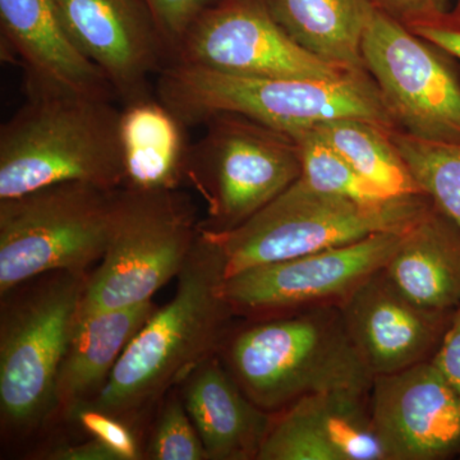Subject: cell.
Segmentation results:
<instances>
[{
  "mask_svg": "<svg viewBox=\"0 0 460 460\" xmlns=\"http://www.w3.org/2000/svg\"><path fill=\"white\" fill-rule=\"evenodd\" d=\"M226 260L213 238L198 242L177 277L174 296L148 317L115 366L102 395L91 404L129 426L217 353L235 319L224 296Z\"/></svg>",
  "mask_w": 460,
  "mask_h": 460,
  "instance_id": "6da1fadb",
  "label": "cell"
},
{
  "mask_svg": "<svg viewBox=\"0 0 460 460\" xmlns=\"http://www.w3.org/2000/svg\"><path fill=\"white\" fill-rule=\"evenodd\" d=\"M217 354L248 398L269 413L332 390L368 393L374 384L334 305L242 319L230 325Z\"/></svg>",
  "mask_w": 460,
  "mask_h": 460,
  "instance_id": "7a4b0ae2",
  "label": "cell"
},
{
  "mask_svg": "<svg viewBox=\"0 0 460 460\" xmlns=\"http://www.w3.org/2000/svg\"><path fill=\"white\" fill-rule=\"evenodd\" d=\"M157 78V99L187 127L217 114H238L290 133L338 118L398 129L367 71L338 80L248 77L172 62Z\"/></svg>",
  "mask_w": 460,
  "mask_h": 460,
  "instance_id": "3957f363",
  "label": "cell"
},
{
  "mask_svg": "<svg viewBox=\"0 0 460 460\" xmlns=\"http://www.w3.org/2000/svg\"><path fill=\"white\" fill-rule=\"evenodd\" d=\"M119 124L111 100L29 96L0 128V199L69 181L120 189Z\"/></svg>",
  "mask_w": 460,
  "mask_h": 460,
  "instance_id": "277c9868",
  "label": "cell"
},
{
  "mask_svg": "<svg viewBox=\"0 0 460 460\" xmlns=\"http://www.w3.org/2000/svg\"><path fill=\"white\" fill-rule=\"evenodd\" d=\"M89 274L50 271L0 295V426L23 438L53 419L58 370Z\"/></svg>",
  "mask_w": 460,
  "mask_h": 460,
  "instance_id": "5b68a950",
  "label": "cell"
},
{
  "mask_svg": "<svg viewBox=\"0 0 460 460\" xmlns=\"http://www.w3.org/2000/svg\"><path fill=\"white\" fill-rule=\"evenodd\" d=\"M434 201L425 193L359 202L314 190L302 178L224 233H206L222 248L226 278L253 266L344 246L377 233H404Z\"/></svg>",
  "mask_w": 460,
  "mask_h": 460,
  "instance_id": "8992f818",
  "label": "cell"
},
{
  "mask_svg": "<svg viewBox=\"0 0 460 460\" xmlns=\"http://www.w3.org/2000/svg\"><path fill=\"white\" fill-rule=\"evenodd\" d=\"M199 235L198 213L186 193L120 187L107 248L87 277L77 319L153 301L177 279Z\"/></svg>",
  "mask_w": 460,
  "mask_h": 460,
  "instance_id": "52a82bcc",
  "label": "cell"
},
{
  "mask_svg": "<svg viewBox=\"0 0 460 460\" xmlns=\"http://www.w3.org/2000/svg\"><path fill=\"white\" fill-rule=\"evenodd\" d=\"M118 190L69 181L0 199V295L45 272L90 274L107 248Z\"/></svg>",
  "mask_w": 460,
  "mask_h": 460,
  "instance_id": "ba28073f",
  "label": "cell"
},
{
  "mask_svg": "<svg viewBox=\"0 0 460 460\" xmlns=\"http://www.w3.org/2000/svg\"><path fill=\"white\" fill-rule=\"evenodd\" d=\"M204 126L190 145L186 180L204 199V232L237 228L302 177L289 133L238 114L214 115Z\"/></svg>",
  "mask_w": 460,
  "mask_h": 460,
  "instance_id": "9c48e42d",
  "label": "cell"
},
{
  "mask_svg": "<svg viewBox=\"0 0 460 460\" xmlns=\"http://www.w3.org/2000/svg\"><path fill=\"white\" fill-rule=\"evenodd\" d=\"M440 49L372 3L362 58L401 131L460 145V77Z\"/></svg>",
  "mask_w": 460,
  "mask_h": 460,
  "instance_id": "30bf717a",
  "label": "cell"
},
{
  "mask_svg": "<svg viewBox=\"0 0 460 460\" xmlns=\"http://www.w3.org/2000/svg\"><path fill=\"white\" fill-rule=\"evenodd\" d=\"M402 233H377L344 246L253 266L230 275L224 296L238 319L338 305L389 261Z\"/></svg>",
  "mask_w": 460,
  "mask_h": 460,
  "instance_id": "8fae6325",
  "label": "cell"
},
{
  "mask_svg": "<svg viewBox=\"0 0 460 460\" xmlns=\"http://www.w3.org/2000/svg\"><path fill=\"white\" fill-rule=\"evenodd\" d=\"M174 62L248 77L338 80L356 72L299 47L265 0H215L187 33Z\"/></svg>",
  "mask_w": 460,
  "mask_h": 460,
  "instance_id": "7c38bea8",
  "label": "cell"
},
{
  "mask_svg": "<svg viewBox=\"0 0 460 460\" xmlns=\"http://www.w3.org/2000/svg\"><path fill=\"white\" fill-rule=\"evenodd\" d=\"M370 407L387 460L460 456V394L432 359L375 377Z\"/></svg>",
  "mask_w": 460,
  "mask_h": 460,
  "instance_id": "4fadbf2b",
  "label": "cell"
},
{
  "mask_svg": "<svg viewBox=\"0 0 460 460\" xmlns=\"http://www.w3.org/2000/svg\"><path fill=\"white\" fill-rule=\"evenodd\" d=\"M80 49L123 104L153 96L150 77L172 63L145 0H56Z\"/></svg>",
  "mask_w": 460,
  "mask_h": 460,
  "instance_id": "5bb4252c",
  "label": "cell"
},
{
  "mask_svg": "<svg viewBox=\"0 0 460 460\" xmlns=\"http://www.w3.org/2000/svg\"><path fill=\"white\" fill-rule=\"evenodd\" d=\"M345 328L372 376L431 361L456 311L414 302L387 277L374 272L338 305Z\"/></svg>",
  "mask_w": 460,
  "mask_h": 460,
  "instance_id": "9a60e30c",
  "label": "cell"
},
{
  "mask_svg": "<svg viewBox=\"0 0 460 460\" xmlns=\"http://www.w3.org/2000/svg\"><path fill=\"white\" fill-rule=\"evenodd\" d=\"M2 47L22 66L31 95L114 98L98 66L84 56L56 0H0Z\"/></svg>",
  "mask_w": 460,
  "mask_h": 460,
  "instance_id": "2e32d148",
  "label": "cell"
},
{
  "mask_svg": "<svg viewBox=\"0 0 460 460\" xmlns=\"http://www.w3.org/2000/svg\"><path fill=\"white\" fill-rule=\"evenodd\" d=\"M257 460H387L370 392L320 393L271 413Z\"/></svg>",
  "mask_w": 460,
  "mask_h": 460,
  "instance_id": "e0dca14e",
  "label": "cell"
},
{
  "mask_svg": "<svg viewBox=\"0 0 460 460\" xmlns=\"http://www.w3.org/2000/svg\"><path fill=\"white\" fill-rule=\"evenodd\" d=\"M210 460H257L271 413L255 404L219 354L199 363L177 387Z\"/></svg>",
  "mask_w": 460,
  "mask_h": 460,
  "instance_id": "ac0fdd59",
  "label": "cell"
},
{
  "mask_svg": "<svg viewBox=\"0 0 460 460\" xmlns=\"http://www.w3.org/2000/svg\"><path fill=\"white\" fill-rule=\"evenodd\" d=\"M155 310L150 301L77 319L58 370L51 422L72 420L102 395L127 345Z\"/></svg>",
  "mask_w": 460,
  "mask_h": 460,
  "instance_id": "d6986e66",
  "label": "cell"
},
{
  "mask_svg": "<svg viewBox=\"0 0 460 460\" xmlns=\"http://www.w3.org/2000/svg\"><path fill=\"white\" fill-rule=\"evenodd\" d=\"M387 277L425 307L456 311L460 305V229L435 204L402 233Z\"/></svg>",
  "mask_w": 460,
  "mask_h": 460,
  "instance_id": "ffe728a7",
  "label": "cell"
},
{
  "mask_svg": "<svg viewBox=\"0 0 460 460\" xmlns=\"http://www.w3.org/2000/svg\"><path fill=\"white\" fill-rule=\"evenodd\" d=\"M124 186L180 190L187 180L190 144L187 126L159 99L138 100L120 111Z\"/></svg>",
  "mask_w": 460,
  "mask_h": 460,
  "instance_id": "44dd1931",
  "label": "cell"
},
{
  "mask_svg": "<svg viewBox=\"0 0 460 460\" xmlns=\"http://www.w3.org/2000/svg\"><path fill=\"white\" fill-rule=\"evenodd\" d=\"M287 35L308 53L349 71H367L362 39L371 0H265Z\"/></svg>",
  "mask_w": 460,
  "mask_h": 460,
  "instance_id": "7402d4cb",
  "label": "cell"
},
{
  "mask_svg": "<svg viewBox=\"0 0 460 460\" xmlns=\"http://www.w3.org/2000/svg\"><path fill=\"white\" fill-rule=\"evenodd\" d=\"M308 128L387 195L394 198L423 193L389 129L358 118H338Z\"/></svg>",
  "mask_w": 460,
  "mask_h": 460,
  "instance_id": "603a6c76",
  "label": "cell"
},
{
  "mask_svg": "<svg viewBox=\"0 0 460 460\" xmlns=\"http://www.w3.org/2000/svg\"><path fill=\"white\" fill-rule=\"evenodd\" d=\"M390 137L420 190L460 229V145L420 140L401 129Z\"/></svg>",
  "mask_w": 460,
  "mask_h": 460,
  "instance_id": "cb8c5ba5",
  "label": "cell"
},
{
  "mask_svg": "<svg viewBox=\"0 0 460 460\" xmlns=\"http://www.w3.org/2000/svg\"><path fill=\"white\" fill-rule=\"evenodd\" d=\"M289 135L295 137L301 153V178L314 190L359 202H380L393 198L359 174L348 160L310 128L296 129Z\"/></svg>",
  "mask_w": 460,
  "mask_h": 460,
  "instance_id": "d4e9b609",
  "label": "cell"
},
{
  "mask_svg": "<svg viewBox=\"0 0 460 460\" xmlns=\"http://www.w3.org/2000/svg\"><path fill=\"white\" fill-rule=\"evenodd\" d=\"M178 389L162 401L144 456L150 460H210Z\"/></svg>",
  "mask_w": 460,
  "mask_h": 460,
  "instance_id": "484cf974",
  "label": "cell"
},
{
  "mask_svg": "<svg viewBox=\"0 0 460 460\" xmlns=\"http://www.w3.org/2000/svg\"><path fill=\"white\" fill-rule=\"evenodd\" d=\"M72 422L77 423L90 438L109 447L119 460L144 459V449L132 426L113 414L84 405L75 411Z\"/></svg>",
  "mask_w": 460,
  "mask_h": 460,
  "instance_id": "4316f807",
  "label": "cell"
},
{
  "mask_svg": "<svg viewBox=\"0 0 460 460\" xmlns=\"http://www.w3.org/2000/svg\"><path fill=\"white\" fill-rule=\"evenodd\" d=\"M174 62L181 42L215 0H145Z\"/></svg>",
  "mask_w": 460,
  "mask_h": 460,
  "instance_id": "83f0119b",
  "label": "cell"
},
{
  "mask_svg": "<svg viewBox=\"0 0 460 460\" xmlns=\"http://www.w3.org/2000/svg\"><path fill=\"white\" fill-rule=\"evenodd\" d=\"M371 2L413 32L425 27H450L454 23L450 0H371Z\"/></svg>",
  "mask_w": 460,
  "mask_h": 460,
  "instance_id": "f1b7e54d",
  "label": "cell"
},
{
  "mask_svg": "<svg viewBox=\"0 0 460 460\" xmlns=\"http://www.w3.org/2000/svg\"><path fill=\"white\" fill-rule=\"evenodd\" d=\"M432 362L460 394V305L454 313Z\"/></svg>",
  "mask_w": 460,
  "mask_h": 460,
  "instance_id": "f546056e",
  "label": "cell"
},
{
  "mask_svg": "<svg viewBox=\"0 0 460 460\" xmlns=\"http://www.w3.org/2000/svg\"><path fill=\"white\" fill-rule=\"evenodd\" d=\"M47 458L54 460H119L109 447L93 438L84 443L56 447Z\"/></svg>",
  "mask_w": 460,
  "mask_h": 460,
  "instance_id": "4dcf8cb0",
  "label": "cell"
},
{
  "mask_svg": "<svg viewBox=\"0 0 460 460\" xmlns=\"http://www.w3.org/2000/svg\"><path fill=\"white\" fill-rule=\"evenodd\" d=\"M414 33L460 60V27H425Z\"/></svg>",
  "mask_w": 460,
  "mask_h": 460,
  "instance_id": "1f68e13d",
  "label": "cell"
},
{
  "mask_svg": "<svg viewBox=\"0 0 460 460\" xmlns=\"http://www.w3.org/2000/svg\"><path fill=\"white\" fill-rule=\"evenodd\" d=\"M456 5H459V7H460V0H456Z\"/></svg>",
  "mask_w": 460,
  "mask_h": 460,
  "instance_id": "d6a6232c",
  "label": "cell"
},
{
  "mask_svg": "<svg viewBox=\"0 0 460 460\" xmlns=\"http://www.w3.org/2000/svg\"><path fill=\"white\" fill-rule=\"evenodd\" d=\"M459 458H460V456H459Z\"/></svg>",
  "mask_w": 460,
  "mask_h": 460,
  "instance_id": "836d02e7",
  "label": "cell"
}]
</instances>
